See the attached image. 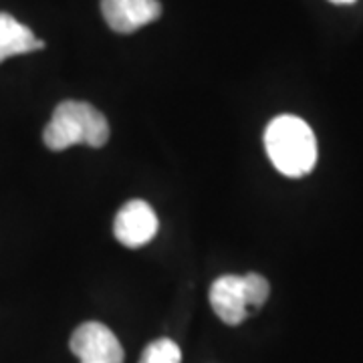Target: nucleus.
Segmentation results:
<instances>
[{
	"mask_svg": "<svg viewBox=\"0 0 363 363\" xmlns=\"http://www.w3.org/2000/svg\"><path fill=\"white\" fill-rule=\"evenodd\" d=\"M264 147L272 166L286 178H303L317 164V140L305 119L279 116L264 131Z\"/></svg>",
	"mask_w": 363,
	"mask_h": 363,
	"instance_id": "obj_1",
	"label": "nucleus"
},
{
	"mask_svg": "<svg viewBox=\"0 0 363 363\" xmlns=\"http://www.w3.org/2000/svg\"><path fill=\"white\" fill-rule=\"evenodd\" d=\"M69 345L81 363H123V347L116 333L97 321L79 325Z\"/></svg>",
	"mask_w": 363,
	"mask_h": 363,
	"instance_id": "obj_3",
	"label": "nucleus"
},
{
	"mask_svg": "<svg viewBox=\"0 0 363 363\" xmlns=\"http://www.w3.org/2000/svg\"><path fill=\"white\" fill-rule=\"evenodd\" d=\"M210 305H212L214 313L222 319V323H242L250 315L242 277L224 274L220 279H216L210 286Z\"/></svg>",
	"mask_w": 363,
	"mask_h": 363,
	"instance_id": "obj_6",
	"label": "nucleus"
},
{
	"mask_svg": "<svg viewBox=\"0 0 363 363\" xmlns=\"http://www.w3.org/2000/svg\"><path fill=\"white\" fill-rule=\"evenodd\" d=\"M157 233V216L154 208L143 200H130L117 212L113 222L116 238L128 248L147 245Z\"/></svg>",
	"mask_w": 363,
	"mask_h": 363,
	"instance_id": "obj_4",
	"label": "nucleus"
},
{
	"mask_svg": "<svg viewBox=\"0 0 363 363\" xmlns=\"http://www.w3.org/2000/svg\"><path fill=\"white\" fill-rule=\"evenodd\" d=\"M331 2H335V4H351V2H355V0H331Z\"/></svg>",
	"mask_w": 363,
	"mask_h": 363,
	"instance_id": "obj_10",
	"label": "nucleus"
},
{
	"mask_svg": "<svg viewBox=\"0 0 363 363\" xmlns=\"http://www.w3.org/2000/svg\"><path fill=\"white\" fill-rule=\"evenodd\" d=\"M40 49H45V43L37 39L28 26L18 23L9 13H0V63L14 55H26Z\"/></svg>",
	"mask_w": 363,
	"mask_h": 363,
	"instance_id": "obj_7",
	"label": "nucleus"
},
{
	"mask_svg": "<svg viewBox=\"0 0 363 363\" xmlns=\"http://www.w3.org/2000/svg\"><path fill=\"white\" fill-rule=\"evenodd\" d=\"M182 351L178 343H174L172 339H157L154 343H150L142 353L140 363H180Z\"/></svg>",
	"mask_w": 363,
	"mask_h": 363,
	"instance_id": "obj_8",
	"label": "nucleus"
},
{
	"mask_svg": "<svg viewBox=\"0 0 363 363\" xmlns=\"http://www.w3.org/2000/svg\"><path fill=\"white\" fill-rule=\"evenodd\" d=\"M101 13L111 30L130 35L160 18L157 0H101Z\"/></svg>",
	"mask_w": 363,
	"mask_h": 363,
	"instance_id": "obj_5",
	"label": "nucleus"
},
{
	"mask_svg": "<svg viewBox=\"0 0 363 363\" xmlns=\"http://www.w3.org/2000/svg\"><path fill=\"white\" fill-rule=\"evenodd\" d=\"M242 281H245V291H247L248 307L250 311L259 309L267 303V298L271 295V285L264 277H260L257 272H248L242 274Z\"/></svg>",
	"mask_w": 363,
	"mask_h": 363,
	"instance_id": "obj_9",
	"label": "nucleus"
},
{
	"mask_svg": "<svg viewBox=\"0 0 363 363\" xmlns=\"http://www.w3.org/2000/svg\"><path fill=\"white\" fill-rule=\"evenodd\" d=\"M43 140L52 152H63L71 145L104 147L109 140V123L91 104L63 101L52 111L51 121L43 131Z\"/></svg>",
	"mask_w": 363,
	"mask_h": 363,
	"instance_id": "obj_2",
	"label": "nucleus"
}]
</instances>
